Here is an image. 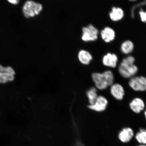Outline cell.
<instances>
[{
  "mask_svg": "<svg viewBox=\"0 0 146 146\" xmlns=\"http://www.w3.org/2000/svg\"><path fill=\"white\" fill-rule=\"evenodd\" d=\"M93 81L96 89L100 90L106 89L109 86L113 84L114 76L110 70L105 71L103 73L94 72L92 75Z\"/></svg>",
  "mask_w": 146,
  "mask_h": 146,
  "instance_id": "6da1fadb",
  "label": "cell"
},
{
  "mask_svg": "<svg viewBox=\"0 0 146 146\" xmlns=\"http://www.w3.org/2000/svg\"><path fill=\"white\" fill-rule=\"evenodd\" d=\"M43 8V5L41 3L32 1H28L23 5V13L25 18L33 17L39 14Z\"/></svg>",
  "mask_w": 146,
  "mask_h": 146,
  "instance_id": "7a4b0ae2",
  "label": "cell"
},
{
  "mask_svg": "<svg viewBox=\"0 0 146 146\" xmlns=\"http://www.w3.org/2000/svg\"><path fill=\"white\" fill-rule=\"evenodd\" d=\"M82 39L84 41L89 42L98 39L99 31L98 29L92 25H89L82 28Z\"/></svg>",
  "mask_w": 146,
  "mask_h": 146,
  "instance_id": "3957f363",
  "label": "cell"
},
{
  "mask_svg": "<svg viewBox=\"0 0 146 146\" xmlns=\"http://www.w3.org/2000/svg\"><path fill=\"white\" fill-rule=\"evenodd\" d=\"M138 72V68L134 64H128L121 62L118 68V72L122 77L129 78L135 75Z\"/></svg>",
  "mask_w": 146,
  "mask_h": 146,
  "instance_id": "277c9868",
  "label": "cell"
},
{
  "mask_svg": "<svg viewBox=\"0 0 146 146\" xmlns=\"http://www.w3.org/2000/svg\"><path fill=\"white\" fill-rule=\"evenodd\" d=\"M15 74V71L11 67H4L0 65V83L4 84L13 81Z\"/></svg>",
  "mask_w": 146,
  "mask_h": 146,
  "instance_id": "5b68a950",
  "label": "cell"
},
{
  "mask_svg": "<svg viewBox=\"0 0 146 146\" xmlns=\"http://www.w3.org/2000/svg\"><path fill=\"white\" fill-rule=\"evenodd\" d=\"M129 86L136 91L146 90V78L143 76L132 78L129 82Z\"/></svg>",
  "mask_w": 146,
  "mask_h": 146,
  "instance_id": "8992f818",
  "label": "cell"
},
{
  "mask_svg": "<svg viewBox=\"0 0 146 146\" xmlns=\"http://www.w3.org/2000/svg\"><path fill=\"white\" fill-rule=\"evenodd\" d=\"M135 135L134 131L132 128L125 127L118 133V138L121 143H127L132 140Z\"/></svg>",
  "mask_w": 146,
  "mask_h": 146,
  "instance_id": "52a82bcc",
  "label": "cell"
},
{
  "mask_svg": "<svg viewBox=\"0 0 146 146\" xmlns=\"http://www.w3.org/2000/svg\"><path fill=\"white\" fill-rule=\"evenodd\" d=\"M108 102L105 97L98 96L95 102L92 105L88 106L89 109L97 112H102L106 109Z\"/></svg>",
  "mask_w": 146,
  "mask_h": 146,
  "instance_id": "ba28073f",
  "label": "cell"
},
{
  "mask_svg": "<svg viewBox=\"0 0 146 146\" xmlns=\"http://www.w3.org/2000/svg\"><path fill=\"white\" fill-rule=\"evenodd\" d=\"M110 92L112 96L117 100H123L125 95L124 88L118 83L113 84L111 86Z\"/></svg>",
  "mask_w": 146,
  "mask_h": 146,
  "instance_id": "9c48e42d",
  "label": "cell"
},
{
  "mask_svg": "<svg viewBox=\"0 0 146 146\" xmlns=\"http://www.w3.org/2000/svg\"><path fill=\"white\" fill-rule=\"evenodd\" d=\"M102 61L105 66L115 68L117 65L118 58L116 54L108 53L103 56Z\"/></svg>",
  "mask_w": 146,
  "mask_h": 146,
  "instance_id": "30bf717a",
  "label": "cell"
},
{
  "mask_svg": "<svg viewBox=\"0 0 146 146\" xmlns=\"http://www.w3.org/2000/svg\"><path fill=\"white\" fill-rule=\"evenodd\" d=\"M129 107L132 110L137 114L140 113L145 108V105L143 100L140 98H134L129 103Z\"/></svg>",
  "mask_w": 146,
  "mask_h": 146,
  "instance_id": "8fae6325",
  "label": "cell"
},
{
  "mask_svg": "<svg viewBox=\"0 0 146 146\" xmlns=\"http://www.w3.org/2000/svg\"><path fill=\"white\" fill-rule=\"evenodd\" d=\"M102 39L106 43L110 42L114 39L115 34L112 28L109 27H105L100 32Z\"/></svg>",
  "mask_w": 146,
  "mask_h": 146,
  "instance_id": "7c38bea8",
  "label": "cell"
},
{
  "mask_svg": "<svg viewBox=\"0 0 146 146\" xmlns=\"http://www.w3.org/2000/svg\"><path fill=\"white\" fill-rule=\"evenodd\" d=\"M124 16L123 10L119 7H113L109 13L110 17L111 20L114 21H120L123 19Z\"/></svg>",
  "mask_w": 146,
  "mask_h": 146,
  "instance_id": "4fadbf2b",
  "label": "cell"
},
{
  "mask_svg": "<svg viewBox=\"0 0 146 146\" xmlns=\"http://www.w3.org/2000/svg\"><path fill=\"white\" fill-rule=\"evenodd\" d=\"M78 58L80 62L84 65H88L92 61L93 57L92 55L88 51L82 50L78 52Z\"/></svg>",
  "mask_w": 146,
  "mask_h": 146,
  "instance_id": "5bb4252c",
  "label": "cell"
},
{
  "mask_svg": "<svg viewBox=\"0 0 146 146\" xmlns=\"http://www.w3.org/2000/svg\"><path fill=\"white\" fill-rule=\"evenodd\" d=\"M134 137L139 145H146V129L141 128L135 135Z\"/></svg>",
  "mask_w": 146,
  "mask_h": 146,
  "instance_id": "9a60e30c",
  "label": "cell"
},
{
  "mask_svg": "<svg viewBox=\"0 0 146 146\" xmlns=\"http://www.w3.org/2000/svg\"><path fill=\"white\" fill-rule=\"evenodd\" d=\"M134 48V44L130 40H126L121 44L120 50L123 54H128L133 52Z\"/></svg>",
  "mask_w": 146,
  "mask_h": 146,
  "instance_id": "2e32d148",
  "label": "cell"
},
{
  "mask_svg": "<svg viewBox=\"0 0 146 146\" xmlns=\"http://www.w3.org/2000/svg\"><path fill=\"white\" fill-rule=\"evenodd\" d=\"M87 95L90 105H92L95 102L98 97L96 88L92 87L89 89L87 92Z\"/></svg>",
  "mask_w": 146,
  "mask_h": 146,
  "instance_id": "e0dca14e",
  "label": "cell"
},
{
  "mask_svg": "<svg viewBox=\"0 0 146 146\" xmlns=\"http://www.w3.org/2000/svg\"><path fill=\"white\" fill-rule=\"evenodd\" d=\"M122 62L128 64H134L135 59L133 56H129L124 58Z\"/></svg>",
  "mask_w": 146,
  "mask_h": 146,
  "instance_id": "ac0fdd59",
  "label": "cell"
},
{
  "mask_svg": "<svg viewBox=\"0 0 146 146\" xmlns=\"http://www.w3.org/2000/svg\"><path fill=\"white\" fill-rule=\"evenodd\" d=\"M139 14L141 21L143 23H146V12L141 10L139 12Z\"/></svg>",
  "mask_w": 146,
  "mask_h": 146,
  "instance_id": "d6986e66",
  "label": "cell"
},
{
  "mask_svg": "<svg viewBox=\"0 0 146 146\" xmlns=\"http://www.w3.org/2000/svg\"><path fill=\"white\" fill-rule=\"evenodd\" d=\"M9 3L14 5H17L19 2L20 0H7Z\"/></svg>",
  "mask_w": 146,
  "mask_h": 146,
  "instance_id": "ffe728a7",
  "label": "cell"
},
{
  "mask_svg": "<svg viewBox=\"0 0 146 146\" xmlns=\"http://www.w3.org/2000/svg\"><path fill=\"white\" fill-rule=\"evenodd\" d=\"M137 146H146V145H139Z\"/></svg>",
  "mask_w": 146,
  "mask_h": 146,
  "instance_id": "44dd1931",
  "label": "cell"
},
{
  "mask_svg": "<svg viewBox=\"0 0 146 146\" xmlns=\"http://www.w3.org/2000/svg\"><path fill=\"white\" fill-rule=\"evenodd\" d=\"M145 118L146 119V110L145 111Z\"/></svg>",
  "mask_w": 146,
  "mask_h": 146,
  "instance_id": "7402d4cb",
  "label": "cell"
},
{
  "mask_svg": "<svg viewBox=\"0 0 146 146\" xmlns=\"http://www.w3.org/2000/svg\"><path fill=\"white\" fill-rule=\"evenodd\" d=\"M129 1H135L136 0H129Z\"/></svg>",
  "mask_w": 146,
  "mask_h": 146,
  "instance_id": "603a6c76",
  "label": "cell"
}]
</instances>
